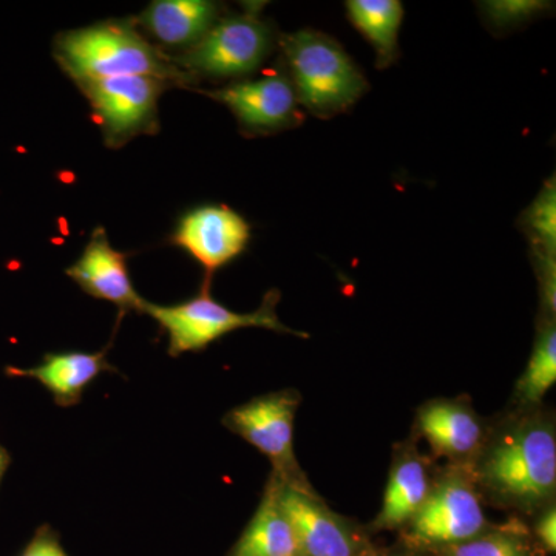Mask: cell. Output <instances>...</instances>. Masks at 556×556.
Listing matches in <instances>:
<instances>
[{
	"label": "cell",
	"mask_w": 556,
	"mask_h": 556,
	"mask_svg": "<svg viewBox=\"0 0 556 556\" xmlns=\"http://www.w3.org/2000/svg\"><path fill=\"white\" fill-rule=\"evenodd\" d=\"M479 492L501 507L533 514L554 504L556 430L543 413H522L486 434L467 467Z\"/></svg>",
	"instance_id": "1"
},
{
	"label": "cell",
	"mask_w": 556,
	"mask_h": 556,
	"mask_svg": "<svg viewBox=\"0 0 556 556\" xmlns=\"http://www.w3.org/2000/svg\"><path fill=\"white\" fill-rule=\"evenodd\" d=\"M54 58L76 84L123 76H150L170 86L193 80L131 21L100 22L62 33L54 40Z\"/></svg>",
	"instance_id": "2"
},
{
	"label": "cell",
	"mask_w": 556,
	"mask_h": 556,
	"mask_svg": "<svg viewBox=\"0 0 556 556\" xmlns=\"http://www.w3.org/2000/svg\"><path fill=\"white\" fill-rule=\"evenodd\" d=\"M280 46L299 104L317 118L346 112L367 93L364 73L331 36L299 30L283 36Z\"/></svg>",
	"instance_id": "3"
},
{
	"label": "cell",
	"mask_w": 556,
	"mask_h": 556,
	"mask_svg": "<svg viewBox=\"0 0 556 556\" xmlns=\"http://www.w3.org/2000/svg\"><path fill=\"white\" fill-rule=\"evenodd\" d=\"M278 300L280 294L270 291L254 313H236L212 299L206 283L197 298L170 306L146 302L142 313L166 329L169 334V354L174 357L204 350L223 336L243 328H263L308 338L305 332L295 331L281 324L276 311Z\"/></svg>",
	"instance_id": "4"
},
{
	"label": "cell",
	"mask_w": 556,
	"mask_h": 556,
	"mask_svg": "<svg viewBox=\"0 0 556 556\" xmlns=\"http://www.w3.org/2000/svg\"><path fill=\"white\" fill-rule=\"evenodd\" d=\"M258 11V7H248L243 14L219 17L195 46L175 58V64L193 80L251 75L274 49L273 28Z\"/></svg>",
	"instance_id": "5"
},
{
	"label": "cell",
	"mask_w": 556,
	"mask_h": 556,
	"mask_svg": "<svg viewBox=\"0 0 556 556\" xmlns=\"http://www.w3.org/2000/svg\"><path fill=\"white\" fill-rule=\"evenodd\" d=\"M481 492L467 467L452 466L434 481L426 504L405 527L412 546L447 548L490 529Z\"/></svg>",
	"instance_id": "6"
},
{
	"label": "cell",
	"mask_w": 556,
	"mask_h": 556,
	"mask_svg": "<svg viewBox=\"0 0 556 556\" xmlns=\"http://www.w3.org/2000/svg\"><path fill=\"white\" fill-rule=\"evenodd\" d=\"M300 401L294 390L263 394L230 409L223 424L268 457L274 477L283 484L311 490L313 486L294 453V420Z\"/></svg>",
	"instance_id": "7"
},
{
	"label": "cell",
	"mask_w": 556,
	"mask_h": 556,
	"mask_svg": "<svg viewBox=\"0 0 556 556\" xmlns=\"http://www.w3.org/2000/svg\"><path fill=\"white\" fill-rule=\"evenodd\" d=\"M78 87L89 101L102 137L112 148L159 129V101L170 84L150 76L86 80Z\"/></svg>",
	"instance_id": "8"
},
{
	"label": "cell",
	"mask_w": 556,
	"mask_h": 556,
	"mask_svg": "<svg viewBox=\"0 0 556 556\" xmlns=\"http://www.w3.org/2000/svg\"><path fill=\"white\" fill-rule=\"evenodd\" d=\"M201 93L225 104L236 115L241 129L252 135L291 129L303 121L298 94L285 73L241 80Z\"/></svg>",
	"instance_id": "9"
},
{
	"label": "cell",
	"mask_w": 556,
	"mask_h": 556,
	"mask_svg": "<svg viewBox=\"0 0 556 556\" xmlns=\"http://www.w3.org/2000/svg\"><path fill=\"white\" fill-rule=\"evenodd\" d=\"M280 503L299 556H361L362 541L353 527L328 508L313 489L281 482Z\"/></svg>",
	"instance_id": "10"
},
{
	"label": "cell",
	"mask_w": 556,
	"mask_h": 556,
	"mask_svg": "<svg viewBox=\"0 0 556 556\" xmlns=\"http://www.w3.org/2000/svg\"><path fill=\"white\" fill-rule=\"evenodd\" d=\"M251 240V225L225 204H207L179 219L174 243L215 273L241 255Z\"/></svg>",
	"instance_id": "11"
},
{
	"label": "cell",
	"mask_w": 556,
	"mask_h": 556,
	"mask_svg": "<svg viewBox=\"0 0 556 556\" xmlns=\"http://www.w3.org/2000/svg\"><path fill=\"white\" fill-rule=\"evenodd\" d=\"M416 430L431 452L453 466L468 467L481 452L486 431L481 417L464 399H434L419 408Z\"/></svg>",
	"instance_id": "12"
},
{
	"label": "cell",
	"mask_w": 556,
	"mask_h": 556,
	"mask_svg": "<svg viewBox=\"0 0 556 556\" xmlns=\"http://www.w3.org/2000/svg\"><path fill=\"white\" fill-rule=\"evenodd\" d=\"M65 274L91 298L113 303L121 313L144 308L146 300L131 283L126 254L112 248L102 228L91 233L83 254Z\"/></svg>",
	"instance_id": "13"
},
{
	"label": "cell",
	"mask_w": 556,
	"mask_h": 556,
	"mask_svg": "<svg viewBox=\"0 0 556 556\" xmlns=\"http://www.w3.org/2000/svg\"><path fill=\"white\" fill-rule=\"evenodd\" d=\"M431 478L427 457L415 447H404L394 456L383 495L382 508L372 522L375 530H394L407 527L419 514L430 495Z\"/></svg>",
	"instance_id": "14"
},
{
	"label": "cell",
	"mask_w": 556,
	"mask_h": 556,
	"mask_svg": "<svg viewBox=\"0 0 556 556\" xmlns=\"http://www.w3.org/2000/svg\"><path fill=\"white\" fill-rule=\"evenodd\" d=\"M105 371H115L105 351L47 354L35 367L9 368V375L33 379L46 387L61 407L78 404L86 388Z\"/></svg>",
	"instance_id": "15"
},
{
	"label": "cell",
	"mask_w": 556,
	"mask_h": 556,
	"mask_svg": "<svg viewBox=\"0 0 556 556\" xmlns=\"http://www.w3.org/2000/svg\"><path fill=\"white\" fill-rule=\"evenodd\" d=\"M219 13L222 7L208 0H156L135 24L141 25L161 46L185 51L217 24Z\"/></svg>",
	"instance_id": "16"
},
{
	"label": "cell",
	"mask_w": 556,
	"mask_h": 556,
	"mask_svg": "<svg viewBox=\"0 0 556 556\" xmlns=\"http://www.w3.org/2000/svg\"><path fill=\"white\" fill-rule=\"evenodd\" d=\"M280 486V479L273 475L232 556H299L294 533L281 507Z\"/></svg>",
	"instance_id": "17"
},
{
	"label": "cell",
	"mask_w": 556,
	"mask_h": 556,
	"mask_svg": "<svg viewBox=\"0 0 556 556\" xmlns=\"http://www.w3.org/2000/svg\"><path fill=\"white\" fill-rule=\"evenodd\" d=\"M348 17L376 51V65L387 68L399 56L404 7L399 0H348Z\"/></svg>",
	"instance_id": "18"
},
{
	"label": "cell",
	"mask_w": 556,
	"mask_h": 556,
	"mask_svg": "<svg viewBox=\"0 0 556 556\" xmlns=\"http://www.w3.org/2000/svg\"><path fill=\"white\" fill-rule=\"evenodd\" d=\"M556 382V327L555 318H544L536 336L532 356L526 371L515 388V399L522 408L541 404Z\"/></svg>",
	"instance_id": "19"
},
{
	"label": "cell",
	"mask_w": 556,
	"mask_h": 556,
	"mask_svg": "<svg viewBox=\"0 0 556 556\" xmlns=\"http://www.w3.org/2000/svg\"><path fill=\"white\" fill-rule=\"evenodd\" d=\"M442 556H536L526 530L518 521L486 529L466 543L442 548Z\"/></svg>",
	"instance_id": "20"
},
{
	"label": "cell",
	"mask_w": 556,
	"mask_h": 556,
	"mask_svg": "<svg viewBox=\"0 0 556 556\" xmlns=\"http://www.w3.org/2000/svg\"><path fill=\"white\" fill-rule=\"evenodd\" d=\"M525 229L536 255L556 252V188L554 178L547 181L536 200L525 212Z\"/></svg>",
	"instance_id": "21"
},
{
	"label": "cell",
	"mask_w": 556,
	"mask_h": 556,
	"mask_svg": "<svg viewBox=\"0 0 556 556\" xmlns=\"http://www.w3.org/2000/svg\"><path fill=\"white\" fill-rule=\"evenodd\" d=\"M547 9L548 3L540 0H490L481 3L485 20L500 30L525 24Z\"/></svg>",
	"instance_id": "22"
},
{
	"label": "cell",
	"mask_w": 556,
	"mask_h": 556,
	"mask_svg": "<svg viewBox=\"0 0 556 556\" xmlns=\"http://www.w3.org/2000/svg\"><path fill=\"white\" fill-rule=\"evenodd\" d=\"M535 536L547 554L556 551V507L555 503L540 510L535 522Z\"/></svg>",
	"instance_id": "23"
},
{
	"label": "cell",
	"mask_w": 556,
	"mask_h": 556,
	"mask_svg": "<svg viewBox=\"0 0 556 556\" xmlns=\"http://www.w3.org/2000/svg\"><path fill=\"white\" fill-rule=\"evenodd\" d=\"M21 556H68L61 547L60 541L49 530H39L38 535L33 538L31 543L25 547Z\"/></svg>",
	"instance_id": "24"
},
{
	"label": "cell",
	"mask_w": 556,
	"mask_h": 556,
	"mask_svg": "<svg viewBox=\"0 0 556 556\" xmlns=\"http://www.w3.org/2000/svg\"><path fill=\"white\" fill-rule=\"evenodd\" d=\"M9 453H7L5 448L0 447V482H2L3 475H5L7 467H9Z\"/></svg>",
	"instance_id": "25"
},
{
	"label": "cell",
	"mask_w": 556,
	"mask_h": 556,
	"mask_svg": "<svg viewBox=\"0 0 556 556\" xmlns=\"http://www.w3.org/2000/svg\"><path fill=\"white\" fill-rule=\"evenodd\" d=\"M361 556H382V555H361Z\"/></svg>",
	"instance_id": "26"
}]
</instances>
